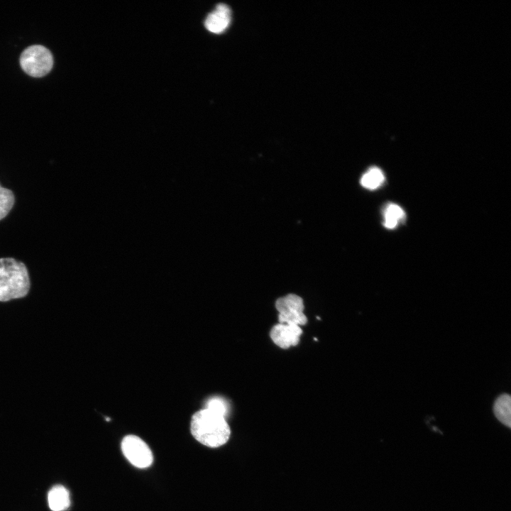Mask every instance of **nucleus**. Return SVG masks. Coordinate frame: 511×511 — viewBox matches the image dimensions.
<instances>
[{
    "instance_id": "1",
    "label": "nucleus",
    "mask_w": 511,
    "mask_h": 511,
    "mask_svg": "<svg viewBox=\"0 0 511 511\" xmlns=\"http://www.w3.org/2000/svg\"><path fill=\"white\" fill-rule=\"evenodd\" d=\"M190 430L197 441L212 448L226 443L231 434L225 417L205 408L192 415Z\"/></svg>"
},
{
    "instance_id": "2",
    "label": "nucleus",
    "mask_w": 511,
    "mask_h": 511,
    "mask_svg": "<svg viewBox=\"0 0 511 511\" xmlns=\"http://www.w3.org/2000/svg\"><path fill=\"white\" fill-rule=\"evenodd\" d=\"M31 286L26 265L13 258H0V302L26 297Z\"/></svg>"
},
{
    "instance_id": "3",
    "label": "nucleus",
    "mask_w": 511,
    "mask_h": 511,
    "mask_svg": "<svg viewBox=\"0 0 511 511\" xmlns=\"http://www.w3.org/2000/svg\"><path fill=\"white\" fill-rule=\"evenodd\" d=\"M20 64L26 73L32 77H40L51 70L53 58L48 48L35 45L23 51L20 57Z\"/></svg>"
},
{
    "instance_id": "4",
    "label": "nucleus",
    "mask_w": 511,
    "mask_h": 511,
    "mask_svg": "<svg viewBox=\"0 0 511 511\" xmlns=\"http://www.w3.org/2000/svg\"><path fill=\"white\" fill-rule=\"evenodd\" d=\"M275 307L279 312L280 324H294L304 325L307 318L304 314L303 300L295 294H289L277 300Z\"/></svg>"
},
{
    "instance_id": "5",
    "label": "nucleus",
    "mask_w": 511,
    "mask_h": 511,
    "mask_svg": "<svg viewBox=\"0 0 511 511\" xmlns=\"http://www.w3.org/2000/svg\"><path fill=\"white\" fill-rule=\"evenodd\" d=\"M121 450L128 461L137 468H145L153 463L151 450L147 444L137 436H126L121 441Z\"/></svg>"
},
{
    "instance_id": "6",
    "label": "nucleus",
    "mask_w": 511,
    "mask_h": 511,
    "mask_svg": "<svg viewBox=\"0 0 511 511\" xmlns=\"http://www.w3.org/2000/svg\"><path fill=\"white\" fill-rule=\"evenodd\" d=\"M302 334V330L298 325L279 323L272 328L270 336L277 346L287 349L299 344Z\"/></svg>"
},
{
    "instance_id": "7",
    "label": "nucleus",
    "mask_w": 511,
    "mask_h": 511,
    "mask_svg": "<svg viewBox=\"0 0 511 511\" xmlns=\"http://www.w3.org/2000/svg\"><path fill=\"white\" fill-rule=\"evenodd\" d=\"M231 22V11L228 6L224 4H218L215 9L207 17L204 25L206 28L214 33H221L224 31Z\"/></svg>"
},
{
    "instance_id": "8",
    "label": "nucleus",
    "mask_w": 511,
    "mask_h": 511,
    "mask_svg": "<svg viewBox=\"0 0 511 511\" xmlns=\"http://www.w3.org/2000/svg\"><path fill=\"white\" fill-rule=\"evenodd\" d=\"M48 505L53 511H63L70 505L68 490L61 485L53 486L48 493Z\"/></svg>"
},
{
    "instance_id": "9",
    "label": "nucleus",
    "mask_w": 511,
    "mask_h": 511,
    "mask_svg": "<svg viewBox=\"0 0 511 511\" xmlns=\"http://www.w3.org/2000/svg\"><path fill=\"white\" fill-rule=\"evenodd\" d=\"M493 412L500 422L510 427L511 397L508 394H502L496 399L493 405Z\"/></svg>"
},
{
    "instance_id": "10",
    "label": "nucleus",
    "mask_w": 511,
    "mask_h": 511,
    "mask_svg": "<svg viewBox=\"0 0 511 511\" xmlns=\"http://www.w3.org/2000/svg\"><path fill=\"white\" fill-rule=\"evenodd\" d=\"M385 180L382 170L376 167H370L361 179V185L369 189L379 187Z\"/></svg>"
},
{
    "instance_id": "11",
    "label": "nucleus",
    "mask_w": 511,
    "mask_h": 511,
    "mask_svg": "<svg viewBox=\"0 0 511 511\" xmlns=\"http://www.w3.org/2000/svg\"><path fill=\"white\" fill-rule=\"evenodd\" d=\"M405 216L403 209L398 205L388 204L384 210V226L388 229H393Z\"/></svg>"
},
{
    "instance_id": "12",
    "label": "nucleus",
    "mask_w": 511,
    "mask_h": 511,
    "mask_svg": "<svg viewBox=\"0 0 511 511\" xmlns=\"http://www.w3.org/2000/svg\"><path fill=\"white\" fill-rule=\"evenodd\" d=\"M15 202L13 192L0 185V220L5 218L10 212Z\"/></svg>"
},
{
    "instance_id": "13",
    "label": "nucleus",
    "mask_w": 511,
    "mask_h": 511,
    "mask_svg": "<svg viewBox=\"0 0 511 511\" xmlns=\"http://www.w3.org/2000/svg\"><path fill=\"white\" fill-rule=\"evenodd\" d=\"M205 409L219 414L225 417L228 412L226 402L221 397H212L208 400Z\"/></svg>"
}]
</instances>
